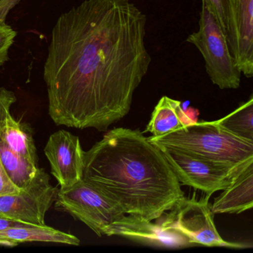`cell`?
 I'll use <instances>...</instances> for the list:
<instances>
[{"label":"cell","instance_id":"obj_1","mask_svg":"<svg viewBox=\"0 0 253 253\" xmlns=\"http://www.w3.org/2000/svg\"><path fill=\"white\" fill-rule=\"evenodd\" d=\"M146 23L131 0H84L60 15L43 69L56 125L105 131L129 112L152 63Z\"/></svg>","mask_w":253,"mask_h":253},{"label":"cell","instance_id":"obj_12","mask_svg":"<svg viewBox=\"0 0 253 253\" xmlns=\"http://www.w3.org/2000/svg\"><path fill=\"white\" fill-rule=\"evenodd\" d=\"M47 242L58 243L78 246L79 238L71 234L57 230L46 226L24 224L0 231V243L5 247H15L20 243Z\"/></svg>","mask_w":253,"mask_h":253},{"label":"cell","instance_id":"obj_5","mask_svg":"<svg viewBox=\"0 0 253 253\" xmlns=\"http://www.w3.org/2000/svg\"><path fill=\"white\" fill-rule=\"evenodd\" d=\"M205 62V69L214 85L220 89H237L241 85V71L231 54L224 31L202 5L197 32L189 35Z\"/></svg>","mask_w":253,"mask_h":253},{"label":"cell","instance_id":"obj_8","mask_svg":"<svg viewBox=\"0 0 253 253\" xmlns=\"http://www.w3.org/2000/svg\"><path fill=\"white\" fill-rule=\"evenodd\" d=\"M160 149L180 184L202 191L209 197L217 191L226 189L245 169L219 165L183 152L165 148Z\"/></svg>","mask_w":253,"mask_h":253},{"label":"cell","instance_id":"obj_6","mask_svg":"<svg viewBox=\"0 0 253 253\" xmlns=\"http://www.w3.org/2000/svg\"><path fill=\"white\" fill-rule=\"evenodd\" d=\"M210 197L198 201L195 197H183L173 207L169 212L164 213L159 223L165 230L178 232L189 241L192 246L208 247L244 248L246 245L229 242L220 236L214 223ZM160 218V219H161Z\"/></svg>","mask_w":253,"mask_h":253},{"label":"cell","instance_id":"obj_16","mask_svg":"<svg viewBox=\"0 0 253 253\" xmlns=\"http://www.w3.org/2000/svg\"><path fill=\"white\" fill-rule=\"evenodd\" d=\"M217 124L234 135L253 141V97L236 110L218 120Z\"/></svg>","mask_w":253,"mask_h":253},{"label":"cell","instance_id":"obj_11","mask_svg":"<svg viewBox=\"0 0 253 253\" xmlns=\"http://www.w3.org/2000/svg\"><path fill=\"white\" fill-rule=\"evenodd\" d=\"M253 207V164L241 171L211 205L214 214H239Z\"/></svg>","mask_w":253,"mask_h":253},{"label":"cell","instance_id":"obj_15","mask_svg":"<svg viewBox=\"0 0 253 253\" xmlns=\"http://www.w3.org/2000/svg\"><path fill=\"white\" fill-rule=\"evenodd\" d=\"M0 163L10 181L20 191L29 186L39 168L13 152L0 139Z\"/></svg>","mask_w":253,"mask_h":253},{"label":"cell","instance_id":"obj_4","mask_svg":"<svg viewBox=\"0 0 253 253\" xmlns=\"http://www.w3.org/2000/svg\"><path fill=\"white\" fill-rule=\"evenodd\" d=\"M155 146L234 168L253 164V141L234 135L217 121L191 123L158 137H147Z\"/></svg>","mask_w":253,"mask_h":253},{"label":"cell","instance_id":"obj_20","mask_svg":"<svg viewBox=\"0 0 253 253\" xmlns=\"http://www.w3.org/2000/svg\"><path fill=\"white\" fill-rule=\"evenodd\" d=\"M20 192L11 181L2 169L0 163V195H8V194L17 193Z\"/></svg>","mask_w":253,"mask_h":253},{"label":"cell","instance_id":"obj_13","mask_svg":"<svg viewBox=\"0 0 253 253\" xmlns=\"http://www.w3.org/2000/svg\"><path fill=\"white\" fill-rule=\"evenodd\" d=\"M0 139L13 152L38 166V155L33 134L27 124L16 121L8 113L0 124Z\"/></svg>","mask_w":253,"mask_h":253},{"label":"cell","instance_id":"obj_17","mask_svg":"<svg viewBox=\"0 0 253 253\" xmlns=\"http://www.w3.org/2000/svg\"><path fill=\"white\" fill-rule=\"evenodd\" d=\"M17 36V32L6 23H0V66L8 60V51Z\"/></svg>","mask_w":253,"mask_h":253},{"label":"cell","instance_id":"obj_21","mask_svg":"<svg viewBox=\"0 0 253 253\" xmlns=\"http://www.w3.org/2000/svg\"><path fill=\"white\" fill-rule=\"evenodd\" d=\"M21 0H0V23H5L8 13L12 10Z\"/></svg>","mask_w":253,"mask_h":253},{"label":"cell","instance_id":"obj_7","mask_svg":"<svg viewBox=\"0 0 253 253\" xmlns=\"http://www.w3.org/2000/svg\"><path fill=\"white\" fill-rule=\"evenodd\" d=\"M57 189L39 169L27 187L17 193L0 195V217L36 226H45L47 211L56 199Z\"/></svg>","mask_w":253,"mask_h":253},{"label":"cell","instance_id":"obj_14","mask_svg":"<svg viewBox=\"0 0 253 253\" xmlns=\"http://www.w3.org/2000/svg\"><path fill=\"white\" fill-rule=\"evenodd\" d=\"M181 103L167 96L161 97L155 106L146 127L152 137H158L186 125L183 121Z\"/></svg>","mask_w":253,"mask_h":253},{"label":"cell","instance_id":"obj_18","mask_svg":"<svg viewBox=\"0 0 253 253\" xmlns=\"http://www.w3.org/2000/svg\"><path fill=\"white\" fill-rule=\"evenodd\" d=\"M202 5L215 19L221 29L226 33V15L223 0H202Z\"/></svg>","mask_w":253,"mask_h":253},{"label":"cell","instance_id":"obj_2","mask_svg":"<svg viewBox=\"0 0 253 253\" xmlns=\"http://www.w3.org/2000/svg\"><path fill=\"white\" fill-rule=\"evenodd\" d=\"M83 180L126 214L153 221L184 192L162 150L138 130L114 128L84 153Z\"/></svg>","mask_w":253,"mask_h":253},{"label":"cell","instance_id":"obj_19","mask_svg":"<svg viewBox=\"0 0 253 253\" xmlns=\"http://www.w3.org/2000/svg\"><path fill=\"white\" fill-rule=\"evenodd\" d=\"M17 101L15 94L5 88H0V124L10 113L11 106Z\"/></svg>","mask_w":253,"mask_h":253},{"label":"cell","instance_id":"obj_3","mask_svg":"<svg viewBox=\"0 0 253 253\" xmlns=\"http://www.w3.org/2000/svg\"><path fill=\"white\" fill-rule=\"evenodd\" d=\"M55 200L57 207L85 223L99 237L117 235L150 245L161 238L156 223L126 214L116 203L84 180L60 189Z\"/></svg>","mask_w":253,"mask_h":253},{"label":"cell","instance_id":"obj_10","mask_svg":"<svg viewBox=\"0 0 253 253\" xmlns=\"http://www.w3.org/2000/svg\"><path fill=\"white\" fill-rule=\"evenodd\" d=\"M44 152L60 189L70 187L82 180L84 151L79 137L66 130L57 131L50 136Z\"/></svg>","mask_w":253,"mask_h":253},{"label":"cell","instance_id":"obj_9","mask_svg":"<svg viewBox=\"0 0 253 253\" xmlns=\"http://www.w3.org/2000/svg\"><path fill=\"white\" fill-rule=\"evenodd\" d=\"M226 35L241 74L253 77V0H223Z\"/></svg>","mask_w":253,"mask_h":253}]
</instances>
